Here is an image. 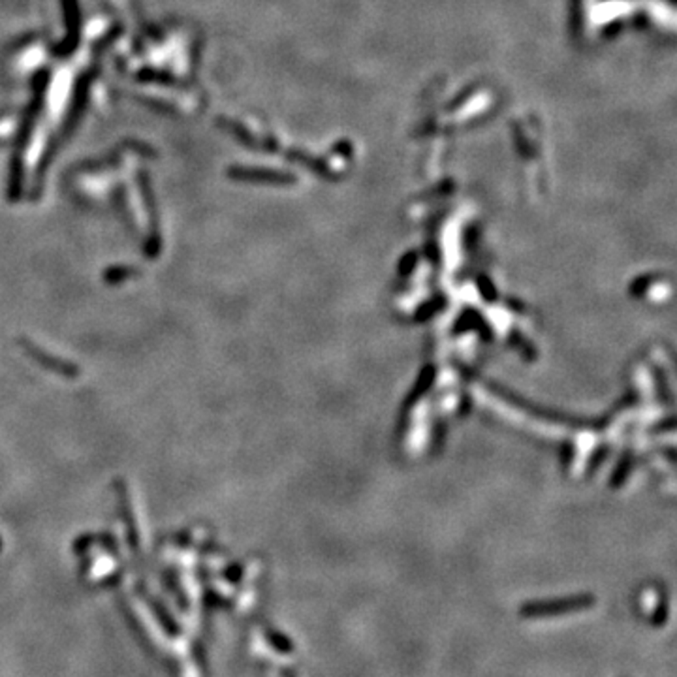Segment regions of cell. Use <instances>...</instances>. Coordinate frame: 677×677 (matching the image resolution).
I'll return each instance as SVG.
<instances>
[{
	"mask_svg": "<svg viewBox=\"0 0 677 677\" xmlns=\"http://www.w3.org/2000/svg\"><path fill=\"white\" fill-rule=\"evenodd\" d=\"M595 604V597L589 593L572 595V597L551 598V600H534V602L523 604L519 608V615L525 619H542V617H553V615L572 614L581 609L591 608Z\"/></svg>",
	"mask_w": 677,
	"mask_h": 677,
	"instance_id": "obj_1",
	"label": "cell"
},
{
	"mask_svg": "<svg viewBox=\"0 0 677 677\" xmlns=\"http://www.w3.org/2000/svg\"><path fill=\"white\" fill-rule=\"evenodd\" d=\"M19 345L23 348V352L29 358H32L38 365L46 367L47 371H51L55 374H61L64 379H77L81 373V369L75 365V363L68 362V360H63V358L55 356L51 352L44 350L40 346L36 345L34 341H29V338H19Z\"/></svg>",
	"mask_w": 677,
	"mask_h": 677,
	"instance_id": "obj_2",
	"label": "cell"
},
{
	"mask_svg": "<svg viewBox=\"0 0 677 677\" xmlns=\"http://www.w3.org/2000/svg\"><path fill=\"white\" fill-rule=\"evenodd\" d=\"M117 497H119V505H121V512H122V519L127 523V534H128V542H130V548L134 551H138L139 548V536H138V525L134 521L132 517V508H130V500H128V493L125 489V483L122 480H117Z\"/></svg>",
	"mask_w": 677,
	"mask_h": 677,
	"instance_id": "obj_3",
	"label": "cell"
},
{
	"mask_svg": "<svg viewBox=\"0 0 677 677\" xmlns=\"http://www.w3.org/2000/svg\"><path fill=\"white\" fill-rule=\"evenodd\" d=\"M264 634H265V640L270 642V645L275 649L277 653H281V654L293 653V642L286 636V634H282V632L275 631V628H265Z\"/></svg>",
	"mask_w": 677,
	"mask_h": 677,
	"instance_id": "obj_4",
	"label": "cell"
},
{
	"mask_svg": "<svg viewBox=\"0 0 677 677\" xmlns=\"http://www.w3.org/2000/svg\"><path fill=\"white\" fill-rule=\"evenodd\" d=\"M279 673H281V677H298V676H296V671L290 670V668H281V671H279Z\"/></svg>",
	"mask_w": 677,
	"mask_h": 677,
	"instance_id": "obj_5",
	"label": "cell"
}]
</instances>
